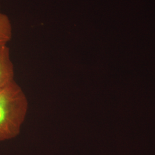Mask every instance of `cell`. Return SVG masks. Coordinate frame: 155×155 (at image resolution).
Returning <instances> with one entry per match:
<instances>
[{
    "instance_id": "cell-1",
    "label": "cell",
    "mask_w": 155,
    "mask_h": 155,
    "mask_svg": "<svg viewBox=\"0 0 155 155\" xmlns=\"http://www.w3.org/2000/svg\"><path fill=\"white\" fill-rule=\"evenodd\" d=\"M28 109L27 98L15 81L0 89V141L20 133Z\"/></svg>"
},
{
    "instance_id": "cell-2",
    "label": "cell",
    "mask_w": 155,
    "mask_h": 155,
    "mask_svg": "<svg viewBox=\"0 0 155 155\" xmlns=\"http://www.w3.org/2000/svg\"><path fill=\"white\" fill-rule=\"evenodd\" d=\"M14 67L7 45H0V89L14 80Z\"/></svg>"
},
{
    "instance_id": "cell-3",
    "label": "cell",
    "mask_w": 155,
    "mask_h": 155,
    "mask_svg": "<svg viewBox=\"0 0 155 155\" xmlns=\"http://www.w3.org/2000/svg\"><path fill=\"white\" fill-rule=\"evenodd\" d=\"M12 32L9 18L0 9V45H7L12 38Z\"/></svg>"
}]
</instances>
